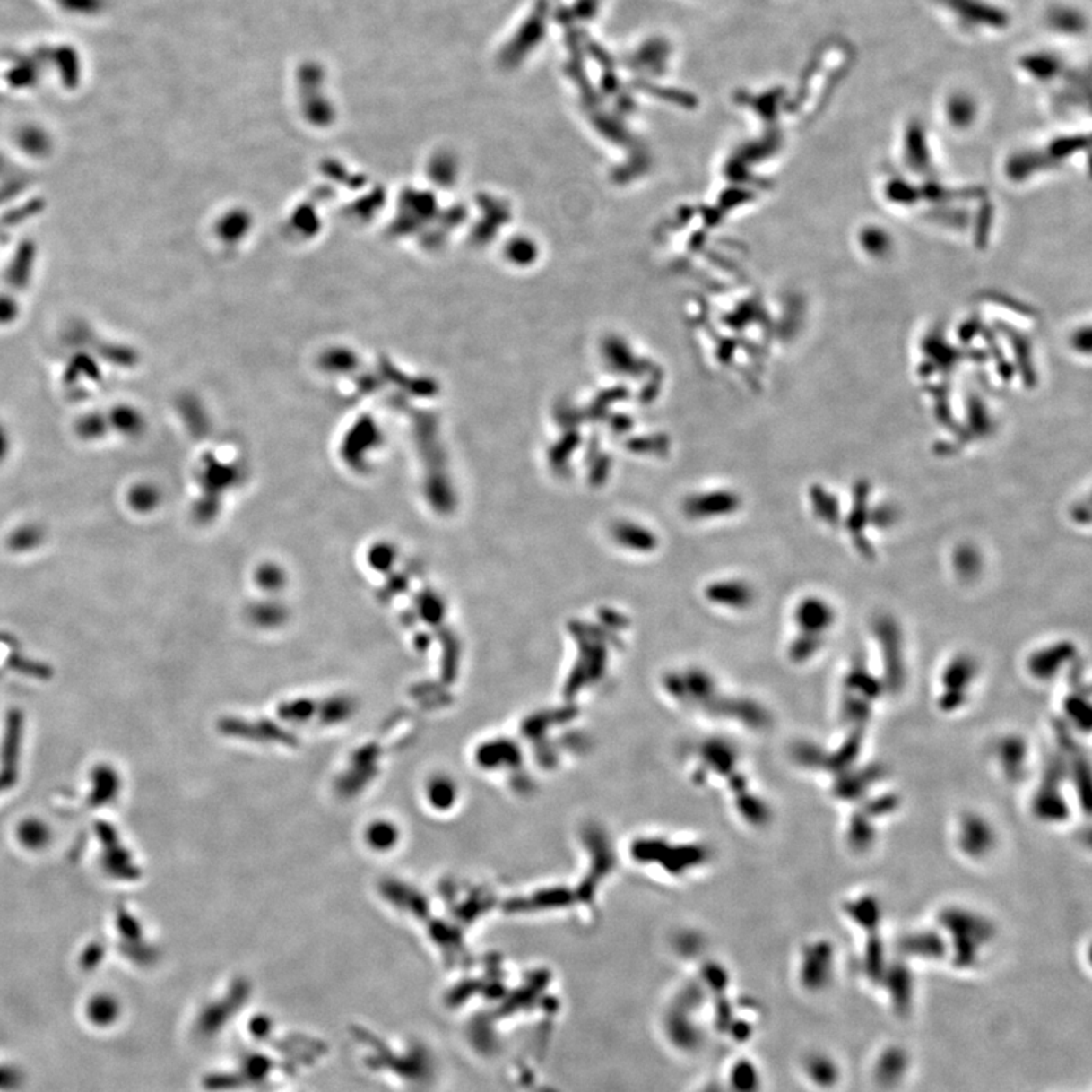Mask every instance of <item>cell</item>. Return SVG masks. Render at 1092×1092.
I'll list each match as a JSON object with an SVG mask.
<instances>
[{"label":"cell","mask_w":1092,"mask_h":1092,"mask_svg":"<svg viewBox=\"0 0 1092 1092\" xmlns=\"http://www.w3.org/2000/svg\"><path fill=\"white\" fill-rule=\"evenodd\" d=\"M366 836H368L369 845L372 848H377V850L392 848L394 845V842L398 841V837H396V827L394 824H390V822L389 824L387 822L370 824L368 832H366Z\"/></svg>","instance_id":"2"},{"label":"cell","mask_w":1092,"mask_h":1092,"mask_svg":"<svg viewBox=\"0 0 1092 1092\" xmlns=\"http://www.w3.org/2000/svg\"><path fill=\"white\" fill-rule=\"evenodd\" d=\"M798 620L807 633L815 636L832 625L833 611L821 600H809L800 607Z\"/></svg>","instance_id":"1"}]
</instances>
